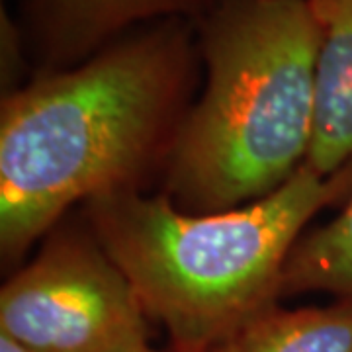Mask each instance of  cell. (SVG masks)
<instances>
[{
	"mask_svg": "<svg viewBox=\"0 0 352 352\" xmlns=\"http://www.w3.org/2000/svg\"><path fill=\"white\" fill-rule=\"evenodd\" d=\"M190 30L170 18L2 100L0 251L16 261L80 200L133 188L188 90Z\"/></svg>",
	"mask_w": 352,
	"mask_h": 352,
	"instance_id": "6da1fadb",
	"label": "cell"
},
{
	"mask_svg": "<svg viewBox=\"0 0 352 352\" xmlns=\"http://www.w3.org/2000/svg\"><path fill=\"white\" fill-rule=\"evenodd\" d=\"M352 182L302 166L288 182L235 210L190 214L168 196L133 188L87 201L94 237L176 352H210L276 307L282 274L305 223Z\"/></svg>",
	"mask_w": 352,
	"mask_h": 352,
	"instance_id": "7a4b0ae2",
	"label": "cell"
},
{
	"mask_svg": "<svg viewBox=\"0 0 352 352\" xmlns=\"http://www.w3.org/2000/svg\"><path fill=\"white\" fill-rule=\"evenodd\" d=\"M321 39L311 0H215L201 16L208 78L170 163L184 212L263 200L305 166Z\"/></svg>",
	"mask_w": 352,
	"mask_h": 352,
	"instance_id": "3957f363",
	"label": "cell"
},
{
	"mask_svg": "<svg viewBox=\"0 0 352 352\" xmlns=\"http://www.w3.org/2000/svg\"><path fill=\"white\" fill-rule=\"evenodd\" d=\"M149 321L96 237H51L0 289V333L32 352H138Z\"/></svg>",
	"mask_w": 352,
	"mask_h": 352,
	"instance_id": "277c9868",
	"label": "cell"
},
{
	"mask_svg": "<svg viewBox=\"0 0 352 352\" xmlns=\"http://www.w3.org/2000/svg\"><path fill=\"white\" fill-rule=\"evenodd\" d=\"M215 0H22L34 38L51 63H75L147 18L204 16Z\"/></svg>",
	"mask_w": 352,
	"mask_h": 352,
	"instance_id": "5b68a950",
	"label": "cell"
},
{
	"mask_svg": "<svg viewBox=\"0 0 352 352\" xmlns=\"http://www.w3.org/2000/svg\"><path fill=\"white\" fill-rule=\"evenodd\" d=\"M323 39L315 75L314 141L307 163L331 176L352 164V0H311Z\"/></svg>",
	"mask_w": 352,
	"mask_h": 352,
	"instance_id": "8992f818",
	"label": "cell"
},
{
	"mask_svg": "<svg viewBox=\"0 0 352 352\" xmlns=\"http://www.w3.org/2000/svg\"><path fill=\"white\" fill-rule=\"evenodd\" d=\"M210 352H352V298L325 307H272Z\"/></svg>",
	"mask_w": 352,
	"mask_h": 352,
	"instance_id": "52a82bcc",
	"label": "cell"
},
{
	"mask_svg": "<svg viewBox=\"0 0 352 352\" xmlns=\"http://www.w3.org/2000/svg\"><path fill=\"white\" fill-rule=\"evenodd\" d=\"M327 292L352 298V198L335 219L296 243L282 274V294Z\"/></svg>",
	"mask_w": 352,
	"mask_h": 352,
	"instance_id": "ba28073f",
	"label": "cell"
},
{
	"mask_svg": "<svg viewBox=\"0 0 352 352\" xmlns=\"http://www.w3.org/2000/svg\"><path fill=\"white\" fill-rule=\"evenodd\" d=\"M0 352H32L25 349L22 342H18L12 337H8L6 333H0Z\"/></svg>",
	"mask_w": 352,
	"mask_h": 352,
	"instance_id": "9c48e42d",
	"label": "cell"
},
{
	"mask_svg": "<svg viewBox=\"0 0 352 352\" xmlns=\"http://www.w3.org/2000/svg\"><path fill=\"white\" fill-rule=\"evenodd\" d=\"M138 352H157V351H153L151 346H147V349H141V351H138ZM168 352H176V351H173V349H170Z\"/></svg>",
	"mask_w": 352,
	"mask_h": 352,
	"instance_id": "30bf717a",
	"label": "cell"
}]
</instances>
